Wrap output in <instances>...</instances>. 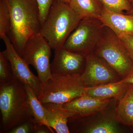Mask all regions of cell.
Segmentation results:
<instances>
[{"label": "cell", "mask_w": 133, "mask_h": 133, "mask_svg": "<svg viewBox=\"0 0 133 133\" xmlns=\"http://www.w3.org/2000/svg\"><path fill=\"white\" fill-rule=\"evenodd\" d=\"M11 16L7 35L21 56L26 41L40 33L41 24L38 5L36 0H6Z\"/></svg>", "instance_id": "6da1fadb"}, {"label": "cell", "mask_w": 133, "mask_h": 133, "mask_svg": "<svg viewBox=\"0 0 133 133\" xmlns=\"http://www.w3.org/2000/svg\"><path fill=\"white\" fill-rule=\"evenodd\" d=\"M0 110L1 132L8 133L33 117L25 85L14 77L8 83L0 84Z\"/></svg>", "instance_id": "7a4b0ae2"}, {"label": "cell", "mask_w": 133, "mask_h": 133, "mask_svg": "<svg viewBox=\"0 0 133 133\" xmlns=\"http://www.w3.org/2000/svg\"><path fill=\"white\" fill-rule=\"evenodd\" d=\"M81 20L68 3L55 0L42 25L40 33L52 49L62 48Z\"/></svg>", "instance_id": "3957f363"}, {"label": "cell", "mask_w": 133, "mask_h": 133, "mask_svg": "<svg viewBox=\"0 0 133 133\" xmlns=\"http://www.w3.org/2000/svg\"><path fill=\"white\" fill-rule=\"evenodd\" d=\"M86 86L79 74H58L52 76L42 85L38 97L42 104L63 105L84 95Z\"/></svg>", "instance_id": "277c9868"}, {"label": "cell", "mask_w": 133, "mask_h": 133, "mask_svg": "<svg viewBox=\"0 0 133 133\" xmlns=\"http://www.w3.org/2000/svg\"><path fill=\"white\" fill-rule=\"evenodd\" d=\"M94 53L105 61L122 79L133 70V62L118 36L105 26Z\"/></svg>", "instance_id": "5b68a950"}, {"label": "cell", "mask_w": 133, "mask_h": 133, "mask_svg": "<svg viewBox=\"0 0 133 133\" xmlns=\"http://www.w3.org/2000/svg\"><path fill=\"white\" fill-rule=\"evenodd\" d=\"M105 26L99 19H81L70 33L63 46L66 50L86 56L93 53L99 42Z\"/></svg>", "instance_id": "8992f818"}, {"label": "cell", "mask_w": 133, "mask_h": 133, "mask_svg": "<svg viewBox=\"0 0 133 133\" xmlns=\"http://www.w3.org/2000/svg\"><path fill=\"white\" fill-rule=\"evenodd\" d=\"M51 49L48 41L39 33L26 41L21 55L29 65L35 69L43 85L52 76L50 63Z\"/></svg>", "instance_id": "52a82bcc"}, {"label": "cell", "mask_w": 133, "mask_h": 133, "mask_svg": "<svg viewBox=\"0 0 133 133\" xmlns=\"http://www.w3.org/2000/svg\"><path fill=\"white\" fill-rule=\"evenodd\" d=\"M81 77L86 87L94 86L121 79L105 61L94 52L86 56L85 66Z\"/></svg>", "instance_id": "ba28073f"}, {"label": "cell", "mask_w": 133, "mask_h": 133, "mask_svg": "<svg viewBox=\"0 0 133 133\" xmlns=\"http://www.w3.org/2000/svg\"><path fill=\"white\" fill-rule=\"evenodd\" d=\"M2 39L6 46V50L3 52L10 63L14 77L24 85H29L38 97L43 84L38 76H36L30 70L29 65L16 51L7 35Z\"/></svg>", "instance_id": "9c48e42d"}, {"label": "cell", "mask_w": 133, "mask_h": 133, "mask_svg": "<svg viewBox=\"0 0 133 133\" xmlns=\"http://www.w3.org/2000/svg\"><path fill=\"white\" fill-rule=\"evenodd\" d=\"M54 50V59L50 64L52 74L83 73L85 66V55L70 51L63 47Z\"/></svg>", "instance_id": "30bf717a"}, {"label": "cell", "mask_w": 133, "mask_h": 133, "mask_svg": "<svg viewBox=\"0 0 133 133\" xmlns=\"http://www.w3.org/2000/svg\"><path fill=\"white\" fill-rule=\"evenodd\" d=\"M49 125L56 133H70L68 125L69 118L78 115L77 112L64 107L63 105L53 103L42 104Z\"/></svg>", "instance_id": "8fae6325"}, {"label": "cell", "mask_w": 133, "mask_h": 133, "mask_svg": "<svg viewBox=\"0 0 133 133\" xmlns=\"http://www.w3.org/2000/svg\"><path fill=\"white\" fill-rule=\"evenodd\" d=\"M98 19L118 36L133 35V14L117 13L104 6Z\"/></svg>", "instance_id": "7c38bea8"}, {"label": "cell", "mask_w": 133, "mask_h": 133, "mask_svg": "<svg viewBox=\"0 0 133 133\" xmlns=\"http://www.w3.org/2000/svg\"><path fill=\"white\" fill-rule=\"evenodd\" d=\"M112 100V98H98L84 94L63 106L77 112L79 116L86 117L104 110Z\"/></svg>", "instance_id": "4fadbf2b"}, {"label": "cell", "mask_w": 133, "mask_h": 133, "mask_svg": "<svg viewBox=\"0 0 133 133\" xmlns=\"http://www.w3.org/2000/svg\"><path fill=\"white\" fill-rule=\"evenodd\" d=\"M131 84L121 79L116 82L86 87L84 94L98 98H119L124 95Z\"/></svg>", "instance_id": "5bb4252c"}, {"label": "cell", "mask_w": 133, "mask_h": 133, "mask_svg": "<svg viewBox=\"0 0 133 133\" xmlns=\"http://www.w3.org/2000/svg\"><path fill=\"white\" fill-rule=\"evenodd\" d=\"M69 4L81 19H98L104 7L101 0H70Z\"/></svg>", "instance_id": "9a60e30c"}, {"label": "cell", "mask_w": 133, "mask_h": 133, "mask_svg": "<svg viewBox=\"0 0 133 133\" xmlns=\"http://www.w3.org/2000/svg\"><path fill=\"white\" fill-rule=\"evenodd\" d=\"M116 117L121 123L132 126L133 121V84H131L115 108Z\"/></svg>", "instance_id": "2e32d148"}, {"label": "cell", "mask_w": 133, "mask_h": 133, "mask_svg": "<svg viewBox=\"0 0 133 133\" xmlns=\"http://www.w3.org/2000/svg\"><path fill=\"white\" fill-rule=\"evenodd\" d=\"M24 85L28 96L29 107L35 121L37 124L45 125L52 129L47 122L43 106L38 99L35 92L28 85Z\"/></svg>", "instance_id": "e0dca14e"}, {"label": "cell", "mask_w": 133, "mask_h": 133, "mask_svg": "<svg viewBox=\"0 0 133 133\" xmlns=\"http://www.w3.org/2000/svg\"><path fill=\"white\" fill-rule=\"evenodd\" d=\"M80 132L87 133H117L120 132V131L115 120L107 118L84 128Z\"/></svg>", "instance_id": "ac0fdd59"}, {"label": "cell", "mask_w": 133, "mask_h": 133, "mask_svg": "<svg viewBox=\"0 0 133 133\" xmlns=\"http://www.w3.org/2000/svg\"><path fill=\"white\" fill-rule=\"evenodd\" d=\"M11 16L6 0H0V37L1 39L9 32Z\"/></svg>", "instance_id": "d6986e66"}, {"label": "cell", "mask_w": 133, "mask_h": 133, "mask_svg": "<svg viewBox=\"0 0 133 133\" xmlns=\"http://www.w3.org/2000/svg\"><path fill=\"white\" fill-rule=\"evenodd\" d=\"M104 6L114 12L129 14L131 4L129 0H101Z\"/></svg>", "instance_id": "ffe728a7"}, {"label": "cell", "mask_w": 133, "mask_h": 133, "mask_svg": "<svg viewBox=\"0 0 133 133\" xmlns=\"http://www.w3.org/2000/svg\"><path fill=\"white\" fill-rule=\"evenodd\" d=\"M14 78L10 63L3 52H0V84L11 81Z\"/></svg>", "instance_id": "44dd1931"}, {"label": "cell", "mask_w": 133, "mask_h": 133, "mask_svg": "<svg viewBox=\"0 0 133 133\" xmlns=\"http://www.w3.org/2000/svg\"><path fill=\"white\" fill-rule=\"evenodd\" d=\"M36 122L33 117L13 128L8 133H34Z\"/></svg>", "instance_id": "7402d4cb"}, {"label": "cell", "mask_w": 133, "mask_h": 133, "mask_svg": "<svg viewBox=\"0 0 133 133\" xmlns=\"http://www.w3.org/2000/svg\"><path fill=\"white\" fill-rule=\"evenodd\" d=\"M55 0H36L38 5L41 26L45 21L51 7Z\"/></svg>", "instance_id": "603a6c76"}, {"label": "cell", "mask_w": 133, "mask_h": 133, "mask_svg": "<svg viewBox=\"0 0 133 133\" xmlns=\"http://www.w3.org/2000/svg\"><path fill=\"white\" fill-rule=\"evenodd\" d=\"M118 37L133 62V35L125 34L118 36Z\"/></svg>", "instance_id": "cb8c5ba5"}, {"label": "cell", "mask_w": 133, "mask_h": 133, "mask_svg": "<svg viewBox=\"0 0 133 133\" xmlns=\"http://www.w3.org/2000/svg\"><path fill=\"white\" fill-rule=\"evenodd\" d=\"M53 129L49 128L47 126L36 123L34 133H55Z\"/></svg>", "instance_id": "d4e9b609"}, {"label": "cell", "mask_w": 133, "mask_h": 133, "mask_svg": "<svg viewBox=\"0 0 133 133\" xmlns=\"http://www.w3.org/2000/svg\"><path fill=\"white\" fill-rule=\"evenodd\" d=\"M122 79L126 83L133 84V70L127 76H126L125 78Z\"/></svg>", "instance_id": "484cf974"}, {"label": "cell", "mask_w": 133, "mask_h": 133, "mask_svg": "<svg viewBox=\"0 0 133 133\" xmlns=\"http://www.w3.org/2000/svg\"><path fill=\"white\" fill-rule=\"evenodd\" d=\"M131 4V10L130 14H133V0H129Z\"/></svg>", "instance_id": "4316f807"}, {"label": "cell", "mask_w": 133, "mask_h": 133, "mask_svg": "<svg viewBox=\"0 0 133 133\" xmlns=\"http://www.w3.org/2000/svg\"><path fill=\"white\" fill-rule=\"evenodd\" d=\"M58 1H61L63 2L66 3H68V4H69L70 0H58Z\"/></svg>", "instance_id": "83f0119b"}, {"label": "cell", "mask_w": 133, "mask_h": 133, "mask_svg": "<svg viewBox=\"0 0 133 133\" xmlns=\"http://www.w3.org/2000/svg\"><path fill=\"white\" fill-rule=\"evenodd\" d=\"M132 127H133V122H132Z\"/></svg>", "instance_id": "f1b7e54d"}]
</instances>
